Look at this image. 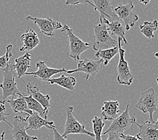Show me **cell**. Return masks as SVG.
<instances>
[{"label": "cell", "instance_id": "obj_1", "mask_svg": "<svg viewBox=\"0 0 158 140\" xmlns=\"http://www.w3.org/2000/svg\"><path fill=\"white\" fill-rule=\"evenodd\" d=\"M2 71L3 75V82L0 84V88L2 89L0 104H4V101L8 97L12 96V98H14L15 97L22 96L23 94L18 88L15 81L16 73L14 70V64L10 62L7 67L2 70Z\"/></svg>", "mask_w": 158, "mask_h": 140}, {"label": "cell", "instance_id": "obj_2", "mask_svg": "<svg viewBox=\"0 0 158 140\" xmlns=\"http://www.w3.org/2000/svg\"><path fill=\"white\" fill-rule=\"evenodd\" d=\"M99 24L93 26L95 42L93 45V49L97 52L118 46V41L110 36L106 23L101 18H99Z\"/></svg>", "mask_w": 158, "mask_h": 140}, {"label": "cell", "instance_id": "obj_3", "mask_svg": "<svg viewBox=\"0 0 158 140\" xmlns=\"http://www.w3.org/2000/svg\"><path fill=\"white\" fill-rule=\"evenodd\" d=\"M129 106H130V104L128 103L124 112L118 115L116 118H115L107 130L103 133V135L107 134L110 132L121 134H124V132L127 131L132 130V129L133 128V125L136 124V121L134 117H130Z\"/></svg>", "mask_w": 158, "mask_h": 140}, {"label": "cell", "instance_id": "obj_4", "mask_svg": "<svg viewBox=\"0 0 158 140\" xmlns=\"http://www.w3.org/2000/svg\"><path fill=\"white\" fill-rule=\"evenodd\" d=\"M157 96L153 88L142 92L135 106L143 113H148L150 122L154 123L153 113L157 110Z\"/></svg>", "mask_w": 158, "mask_h": 140}, {"label": "cell", "instance_id": "obj_5", "mask_svg": "<svg viewBox=\"0 0 158 140\" xmlns=\"http://www.w3.org/2000/svg\"><path fill=\"white\" fill-rule=\"evenodd\" d=\"M62 31H65L68 34L70 46L69 56L74 60H79L81 54L90 48L91 43L82 41L73 33V30L66 24L64 25Z\"/></svg>", "mask_w": 158, "mask_h": 140}, {"label": "cell", "instance_id": "obj_6", "mask_svg": "<svg viewBox=\"0 0 158 140\" xmlns=\"http://www.w3.org/2000/svg\"><path fill=\"white\" fill-rule=\"evenodd\" d=\"M118 47L119 51V62L118 64V76L117 81L118 83L122 85L131 86L133 80V75H132L130 68L127 61L124 59L125 50L122 47V39L118 38Z\"/></svg>", "mask_w": 158, "mask_h": 140}, {"label": "cell", "instance_id": "obj_7", "mask_svg": "<svg viewBox=\"0 0 158 140\" xmlns=\"http://www.w3.org/2000/svg\"><path fill=\"white\" fill-rule=\"evenodd\" d=\"M73 109L74 108L71 106H68L67 108L66 121L64 131L62 135V137L67 138V136L70 134H82L89 135L91 138L95 137L93 133L86 130L85 125L79 123L77 118L73 116Z\"/></svg>", "mask_w": 158, "mask_h": 140}, {"label": "cell", "instance_id": "obj_8", "mask_svg": "<svg viewBox=\"0 0 158 140\" xmlns=\"http://www.w3.org/2000/svg\"><path fill=\"white\" fill-rule=\"evenodd\" d=\"M134 8L133 3L130 1L127 4H119L114 9V12L118 18L124 21L126 30H129L132 27H134L139 20L137 14L133 12Z\"/></svg>", "mask_w": 158, "mask_h": 140}, {"label": "cell", "instance_id": "obj_9", "mask_svg": "<svg viewBox=\"0 0 158 140\" xmlns=\"http://www.w3.org/2000/svg\"><path fill=\"white\" fill-rule=\"evenodd\" d=\"M26 20L33 22L39 27L42 34H44L46 37H53L55 35L54 31L56 30L61 29L63 28L62 24L60 22L53 20L49 17L46 18H40L28 16L27 17Z\"/></svg>", "mask_w": 158, "mask_h": 140}, {"label": "cell", "instance_id": "obj_10", "mask_svg": "<svg viewBox=\"0 0 158 140\" xmlns=\"http://www.w3.org/2000/svg\"><path fill=\"white\" fill-rule=\"evenodd\" d=\"M102 63V60L100 59L95 61L85 58L82 60H78L77 69L66 71V73L71 74L76 72H83L85 74L86 80H88L90 75L94 77L99 73L101 69Z\"/></svg>", "mask_w": 158, "mask_h": 140}, {"label": "cell", "instance_id": "obj_11", "mask_svg": "<svg viewBox=\"0 0 158 140\" xmlns=\"http://www.w3.org/2000/svg\"><path fill=\"white\" fill-rule=\"evenodd\" d=\"M13 127L11 131L12 138L15 140H37L36 136H31L27 134V118L21 116L14 117L13 119Z\"/></svg>", "mask_w": 158, "mask_h": 140}, {"label": "cell", "instance_id": "obj_12", "mask_svg": "<svg viewBox=\"0 0 158 140\" xmlns=\"http://www.w3.org/2000/svg\"><path fill=\"white\" fill-rule=\"evenodd\" d=\"M36 67L37 68V71L32 70L29 73H26L25 75H33L36 78L40 79L41 80L44 82H48L49 79L56 74L66 72V70L64 68L62 69H56V68H52L47 66L45 62L39 61L36 63Z\"/></svg>", "mask_w": 158, "mask_h": 140}, {"label": "cell", "instance_id": "obj_13", "mask_svg": "<svg viewBox=\"0 0 158 140\" xmlns=\"http://www.w3.org/2000/svg\"><path fill=\"white\" fill-rule=\"evenodd\" d=\"M139 128L136 138L139 140H158V118L156 122L145 121L142 124L136 123Z\"/></svg>", "mask_w": 158, "mask_h": 140}, {"label": "cell", "instance_id": "obj_14", "mask_svg": "<svg viewBox=\"0 0 158 140\" xmlns=\"http://www.w3.org/2000/svg\"><path fill=\"white\" fill-rule=\"evenodd\" d=\"M27 92L26 94L31 96L33 98L37 100V101L41 104V106L44 107L45 110V119H48V113L49 110L51 108V105H50V96L49 94L44 95L42 94L40 89L39 88L37 84L32 85L31 84L28 83L27 84Z\"/></svg>", "mask_w": 158, "mask_h": 140}, {"label": "cell", "instance_id": "obj_15", "mask_svg": "<svg viewBox=\"0 0 158 140\" xmlns=\"http://www.w3.org/2000/svg\"><path fill=\"white\" fill-rule=\"evenodd\" d=\"M91 2L93 4L94 10L99 12V18L106 19L108 22H113L120 20L116 15V14L114 13V8H113L110 1H107V0H93Z\"/></svg>", "mask_w": 158, "mask_h": 140}, {"label": "cell", "instance_id": "obj_16", "mask_svg": "<svg viewBox=\"0 0 158 140\" xmlns=\"http://www.w3.org/2000/svg\"><path fill=\"white\" fill-rule=\"evenodd\" d=\"M27 120L28 123L27 130H28V129L37 130V129H39L42 127H46L49 129L57 128L53 121L48 119H45L44 118L41 117L36 112H33L31 115H28Z\"/></svg>", "mask_w": 158, "mask_h": 140}, {"label": "cell", "instance_id": "obj_17", "mask_svg": "<svg viewBox=\"0 0 158 140\" xmlns=\"http://www.w3.org/2000/svg\"><path fill=\"white\" fill-rule=\"evenodd\" d=\"M20 39L23 42V46L20 48V51H32L37 47L40 42L35 31L29 28H27L26 32L21 35Z\"/></svg>", "mask_w": 158, "mask_h": 140}, {"label": "cell", "instance_id": "obj_18", "mask_svg": "<svg viewBox=\"0 0 158 140\" xmlns=\"http://www.w3.org/2000/svg\"><path fill=\"white\" fill-rule=\"evenodd\" d=\"M120 104L118 100H108L103 102L102 108V117L105 121H114L120 113Z\"/></svg>", "mask_w": 158, "mask_h": 140}, {"label": "cell", "instance_id": "obj_19", "mask_svg": "<svg viewBox=\"0 0 158 140\" xmlns=\"http://www.w3.org/2000/svg\"><path fill=\"white\" fill-rule=\"evenodd\" d=\"M31 55L29 53H25L24 55L18 57L15 59V64H14V70L16 71L18 78H20L26 75L28 69H31L30 66Z\"/></svg>", "mask_w": 158, "mask_h": 140}, {"label": "cell", "instance_id": "obj_20", "mask_svg": "<svg viewBox=\"0 0 158 140\" xmlns=\"http://www.w3.org/2000/svg\"><path fill=\"white\" fill-rule=\"evenodd\" d=\"M101 18L107 25V29L108 30L109 33L111 34L116 35L118 38H120L122 39V41H123L124 44L128 45V42L125 38L126 30L123 24H122L120 20L108 22L107 20L102 18Z\"/></svg>", "mask_w": 158, "mask_h": 140}, {"label": "cell", "instance_id": "obj_21", "mask_svg": "<svg viewBox=\"0 0 158 140\" xmlns=\"http://www.w3.org/2000/svg\"><path fill=\"white\" fill-rule=\"evenodd\" d=\"M8 102L10 104V106L12 107V109L15 113H25L28 115H31L33 113V111H31L28 108L26 100L24 98V94L23 93L22 96H18L16 98H12L10 100H6L4 101V104Z\"/></svg>", "mask_w": 158, "mask_h": 140}, {"label": "cell", "instance_id": "obj_22", "mask_svg": "<svg viewBox=\"0 0 158 140\" xmlns=\"http://www.w3.org/2000/svg\"><path fill=\"white\" fill-rule=\"evenodd\" d=\"M48 82L49 84H57L61 87L66 88L71 93L74 91L75 86L77 84V80L74 77L66 76L64 75H62L60 77L57 78L49 79Z\"/></svg>", "mask_w": 158, "mask_h": 140}, {"label": "cell", "instance_id": "obj_23", "mask_svg": "<svg viewBox=\"0 0 158 140\" xmlns=\"http://www.w3.org/2000/svg\"><path fill=\"white\" fill-rule=\"evenodd\" d=\"M118 53H119L118 47V46H116V47H114L112 49L102 50V51H97L95 54V56L99 58L100 60H102V62L103 64V66H106L109 63L110 61L112 59L113 57L117 55Z\"/></svg>", "mask_w": 158, "mask_h": 140}, {"label": "cell", "instance_id": "obj_24", "mask_svg": "<svg viewBox=\"0 0 158 140\" xmlns=\"http://www.w3.org/2000/svg\"><path fill=\"white\" fill-rule=\"evenodd\" d=\"M141 32L145 36V37L151 39L154 38L153 32L158 30V22L157 20H154L153 22H147L145 21L143 24L139 26Z\"/></svg>", "mask_w": 158, "mask_h": 140}, {"label": "cell", "instance_id": "obj_25", "mask_svg": "<svg viewBox=\"0 0 158 140\" xmlns=\"http://www.w3.org/2000/svg\"><path fill=\"white\" fill-rule=\"evenodd\" d=\"M24 96L25 100H26L28 108L33 112L37 113L41 117L43 116L45 117V110L44 107L39 104L37 100H35L33 97L30 95H27L26 93H23Z\"/></svg>", "mask_w": 158, "mask_h": 140}, {"label": "cell", "instance_id": "obj_26", "mask_svg": "<svg viewBox=\"0 0 158 140\" xmlns=\"http://www.w3.org/2000/svg\"><path fill=\"white\" fill-rule=\"evenodd\" d=\"M93 134L95 135V140H102V131L105 127L102 117L95 116L92 120Z\"/></svg>", "mask_w": 158, "mask_h": 140}, {"label": "cell", "instance_id": "obj_27", "mask_svg": "<svg viewBox=\"0 0 158 140\" xmlns=\"http://www.w3.org/2000/svg\"><path fill=\"white\" fill-rule=\"evenodd\" d=\"M12 45H8L6 47V52L3 56L0 57V68L4 69L8 66L10 59L12 57Z\"/></svg>", "mask_w": 158, "mask_h": 140}, {"label": "cell", "instance_id": "obj_28", "mask_svg": "<svg viewBox=\"0 0 158 140\" xmlns=\"http://www.w3.org/2000/svg\"><path fill=\"white\" fill-rule=\"evenodd\" d=\"M0 96H1V94H0ZM6 108L5 106V104H1V105H0V123H1L2 121L5 122V123L8 124L12 128V125L10 124L9 122L7 121V118H8L7 117H8V116H9L11 113H6Z\"/></svg>", "mask_w": 158, "mask_h": 140}, {"label": "cell", "instance_id": "obj_29", "mask_svg": "<svg viewBox=\"0 0 158 140\" xmlns=\"http://www.w3.org/2000/svg\"><path fill=\"white\" fill-rule=\"evenodd\" d=\"M85 3H89L93 7V3L90 1H87V0H67L65 3L66 6H75L78 4H85Z\"/></svg>", "mask_w": 158, "mask_h": 140}, {"label": "cell", "instance_id": "obj_30", "mask_svg": "<svg viewBox=\"0 0 158 140\" xmlns=\"http://www.w3.org/2000/svg\"><path fill=\"white\" fill-rule=\"evenodd\" d=\"M57 128H53L51 129L53 134V140H68L67 138H64L60 133L57 131Z\"/></svg>", "mask_w": 158, "mask_h": 140}, {"label": "cell", "instance_id": "obj_31", "mask_svg": "<svg viewBox=\"0 0 158 140\" xmlns=\"http://www.w3.org/2000/svg\"><path fill=\"white\" fill-rule=\"evenodd\" d=\"M107 134H108V138H107V140H124L120 137V134H116V133L110 132Z\"/></svg>", "mask_w": 158, "mask_h": 140}, {"label": "cell", "instance_id": "obj_32", "mask_svg": "<svg viewBox=\"0 0 158 140\" xmlns=\"http://www.w3.org/2000/svg\"><path fill=\"white\" fill-rule=\"evenodd\" d=\"M120 137L123 138L124 140H139V139L136 138V136H132L130 135H126L124 134H121Z\"/></svg>", "mask_w": 158, "mask_h": 140}, {"label": "cell", "instance_id": "obj_33", "mask_svg": "<svg viewBox=\"0 0 158 140\" xmlns=\"http://www.w3.org/2000/svg\"><path fill=\"white\" fill-rule=\"evenodd\" d=\"M10 131H4V132H3L2 134H1V139L0 140H5V134H8V133H9Z\"/></svg>", "mask_w": 158, "mask_h": 140}, {"label": "cell", "instance_id": "obj_34", "mask_svg": "<svg viewBox=\"0 0 158 140\" xmlns=\"http://www.w3.org/2000/svg\"><path fill=\"white\" fill-rule=\"evenodd\" d=\"M140 2L142 3H144L145 5H147L148 3L150 2V1H147V2H145V1H140Z\"/></svg>", "mask_w": 158, "mask_h": 140}, {"label": "cell", "instance_id": "obj_35", "mask_svg": "<svg viewBox=\"0 0 158 140\" xmlns=\"http://www.w3.org/2000/svg\"><path fill=\"white\" fill-rule=\"evenodd\" d=\"M155 56L158 59V53H155Z\"/></svg>", "mask_w": 158, "mask_h": 140}, {"label": "cell", "instance_id": "obj_36", "mask_svg": "<svg viewBox=\"0 0 158 140\" xmlns=\"http://www.w3.org/2000/svg\"><path fill=\"white\" fill-rule=\"evenodd\" d=\"M156 82H157V85H158V78H157V79H156Z\"/></svg>", "mask_w": 158, "mask_h": 140}]
</instances>
